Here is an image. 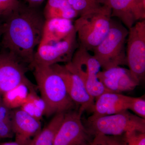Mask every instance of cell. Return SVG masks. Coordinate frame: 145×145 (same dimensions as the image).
Wrapping results in <instances>:
<instances>
[{
	"label": "cell",
	"mask_w": 145,
	"mask_h": 145,
	"mask_svg": "<svg viewBox=\"0 0 145 145\" xmlns=\"http://www.w3.org/2000/svg\"><path fill=\"white\" fill-rule=\"evenodd\" d=\"M45 19L38 8L21 3L4 19L0 44L31 68L35 50L41 40Z\"/></svg>",
	"instance_id": "1"
},
{
	"label": "cell",
	"mask_w": 145,
	"mask_h": 145,
	"mask_svg": "<svg viewBox=\"0 0 145 145\" xmlns=\"http://www.w3.org/2000/svg\"><path fill=\"white\" fill-rule=\"evenodd\" d=\"M32 68L36 86L45 105L44 115L66 113L74 108L76 105L68 93L58 64L50 66L36 65Z\"/></svg>",
	"instance_id": "2"
},
{
	"label": "cell",
	"mask_w": 145,
	"mask_h": 145,
	"mask_svg": "<svg viewBox=\"0 0 145 145\" xmlns=\"http://www.w3.org/2000/svg\"><path fill=\"white\" fill-rule=\"evenodd\" d=\"M128 33V29L120 21L111 18L107 35L93 51L103 70L127 65L125 45Z\"/></svg>",
	"instance_id": "3"
},
{
	"label": "cell",
	"mask_w": 145,
	"mask_h": 145,
	"mask_svg": "<svg viewBox=\"0 0 145 145\" xmlns=\"http://www.w3.org/2000/svg\"><path fill=\"white\" fill-rule=\"evenodd\" d=\"M111 13V10L106 7L100 12L79 16L74 22L79 45L93 52L108 33Z\"/></svg>",
	"instance_id": "4"
},
{
	"label": "cell",
	"mask_w": 145,
	"mask_h": 145,
	"mask_svg": "<svg viewBox=\"0 0 145 145\" xmlns=\"http://www.w3.org/2000/svg\"><path fill=\"white\" fill-rule=\"evenodd\" d=\"M87 128L91 135L121 136L133 130L145 132V119L128 110L117 114L94 117L91 116Z\"/></svg>",
	"instance_id": "5"
},
{
	"label": "cell",
	"mask_w": 145,
	"mask_h": 145,
	"mask_svg": "<svg viewBox=\"0 0 145 145\" xmlns=\"http://www.w3.org/2000/svg\"><path fill=\"white\" fill-rule=\"evenodd\" d=\"M65 65L79 75L89 95L95 100L103 93L110 92L98 78L101 68L99 62L83 47L79 45L71 61Z\"/></svg>",
	"instance_id": "6"
},
{
	"label": "cell",
	"mask_w": 145,
	"mask_h": 145,
	"mask_svg": "<svg viewBox=\"0 0 145 145\" xmlns=\"http://www.w3.org/2000/svg\"><path fill=\"white\" fill-rule=\"evenodd\" d=\"M79 46L75 29L64 39L56 42H40L34 54L31 66H50L60 63L70 62Z\"/></svg>",
	"instance_id": "7"
},
{
	"label": "cell",
	"mask_w": 145,
	"mask_h": 145,
	"mask_svg": "<svg viewBox=\"0 0 145 145\" xmlns=\"http://www.w3.org/2000/svg\"><path fill=\"white\" fill-rule=\"evenodd\" d=\"M128 29L126 50L127 65L140 82L145 75V20L137 22Z\"/></svg>",
	"instance_id": "8"
},
{
	"label": "cell",
	"mask_w": 145,
	"mask_h": 145,
	"mask_svg": "<svg viewBox=\"0 0 145 145\" xmlns=\"http://www.w3.org/2000/svg\"><path fill=\"white\" fill-rule=\"evenodd\" d=\"M26 65L8 51L0 52V98L22 84L35 87L25 75L28 68Z\"/></svg>",
	"instance_id": "9"
},
{
	"label": "cell",
	"mask_w": 145,
	"mask_h": 145,
	"mask_svg": "<svg viewBox=\"0 0 145 145\" xmlns=\"http://www.w3.org/2000/svg\"><path fill=\"white\" fill-rule=\"evenodd\" d=\"M78 111H69L57 133L54 145H88L93 136L83 124Z\"/></svg>",
	"instance_id": "10"
},
{
	"label": "cell",
	"mask_w": 145,
	"mask_h": 145,
	"mask_svg": "<svg viewBox=\"0 0 145 145\" xmlns=\"http://www.w3.org/2000/svg\"><path fill=\"white\" fill-rule=\"evenodd\" d=\"M111 10L112 18L119 19L127 29L145 19V0H99Z\"/></svg>",
	"instance_id": "11"
},
{
	"label": "cell",
	"mask_w": 145,
	"mask_h": 145,
	"mask_svg": "<svg viewBox=\"0 0 145 145\" xmlns=\"http://www.w3.org/2000/svg\"><path fill=\"white\" fill-rule=\"evenodd\" d=\"M58 68L64 80L69 95L79 106L78 111L83 114L85 111L92 112L95 99L89 95L84 84L78 74L65 66L58 64Z\"/></svg>",
	"instance_id": "12"
},
{
	"label": "cell",
	"mask_w": 145,
	"mask_h": 145,
	"mask_svg": "<svg viewBox=\"0 0 145 145\" xmlns=\"http://www.w3.org/2000/svg\"><path fill=\"white\" fill-rule=\"evenodd\" d=\"M98 77L108 91L114 93L132 91L140 84L129 69L120 66L101 71Z\"/></svg>",
	"instance_id": "13"
},
{
	"label": "cell",
	"mask_w": 145,
	"mask_h": 145,
	"mask_svg": "<svg viewBox=\"0 0 145 145\" xmlns=\"http://www.w3.org/2000/svg\"><path fill=\"white\" fill-rule=\"evenodd\" d=\"M12 123L15 141L21 145H27L42 129L40 121L20 108L12 110Z\"/></svg>",
	"instance_id": "14"
},
{
	"label": "cell",
	"mask_w": 145,
	"mask_h": 145,
	"mask_svg": "<svg viewBox=\"0 0 145 145\" xmlns=\"http://www.w3.org/2000/svg\"><path fill=\"white\" fill-rule=\"evenodd\" d=\"M130 99L121 93L105 92L95 99L91 116L101 117L128 110Z\"/></svg>",
	"instance_id": "15"
},
{
	"label": "cell",
	"mask_w": 145,
	"mask_h": 145,
	"mask_svg": "<svg viewBox=\"0 0 145 145\" xmlns=\"http://www.w3.org/2000/svg\"><path fill=\"white\" fill-rule=\"evenodd\" d=\"M74 28V23L72 20L64 19L45 20L40 42L61 40L67 36Z\"/></svg>",
	"instance_id": "16"
},
{
	"label": "cell",
	"mask_w": 145,
	"mask_h": 145,
	"mask_svg": "<svg viewBox=\"0 0 145 145\" xmlns=\"http://www.w3.org/2000/svg\"><path fill=\"white\" fill-rule=\"evenodd\" d=\"M43 14L45 20L64 19L72 20L79 16L67 0H47Z\"/></svg>",
	"instance_id": "17"
},
{
	"label": "cell",
	"mask_w": 145,
	"mask_h": 145,
	"mask_svg": "<svg viewBox=\"0 0 145 145\" xmlns=\"http://www.w3.org/2000/svg\"><path fill=\"white\" fill-rule=\"evenodd\" d=\"M65 113H58L41 130L27 145H54L57 133L64 118Z\"/></svg>",
	"instance_id": "18"
},
{
	"label": "cell",
	"mask_w": 145,
	"mask_h": 145,
	"mask_svg": "<svg viewBox=\"0 0 145 145\" xmlns=\"http://www.w3.org/2000/svg\"><path fill=\"white\" fill-rule=\"evenodd\" d=\"M35 88L25 84L20 85L3 94L2 101L10 109L19 108L26 102L30 91H35Z\"/></svg>",
	"instance_id": "19"
},
{
	"label": "cell",
	"mask_w": 145,
	"mask_h": 145,
	"mask_svg": "<svg viewBox=\"0 0 145 145\" xmlns=\"http://www.w3.org/2000/svg\"><path fill=\"white\" fill-rule=\"evenodd\" d=\"M20 108L36 119L40 120L44 115L45 105L41 98H40L35 91H30L26 102Z\"/></svg>",
	"instance_id": "20"
},
{
	"label": "cell",
	"mask_w": 145,
	"mask_h": 145,
	"mask_svg": "<svg viewBox=\"0 0 145 145\" xmlns=\"http://www.w3.org/2000/svg\"><path fill=\"white\" fill-rule=\"evenodd\" d=\"M14 136L12 123V110L8 108L0 98V139Z\"/></svg>",
	"instance_id": "21"
},
{
	"label": "cell",
	"mask_w": 145,
	"mask_h": 145,
	"mask_svg": "<svg viewBox=\"0 0 145 145\" xmlns=\"http://www.w3.org/2000/svg\"><path fill=\"white\" fill-rule=\"evenodd\" d=\"M78 16L88 15L104 10L106 7L102 5L99 0H67Z\"/></svg>",
	"instance_id": "22"
},
{
	"label": "cell",
	"mask_w": 145,
	"mask_h": 145,
	"mask_svg": "<svg viewBox=\"0 0 145 145\" xmlns=\"http://www.w3.org/2000/svg\"><path fill=\"white\" fill-rule=\"evenodd\" d=\"M97 134L88 145H123L122 136Z\"/></svg>",
	"instance_id": "23"
},
{
	"label": "cell",
	"mask_w": 145,
	"mask_h": 145,
	"mask_svg": "<svg viewBox=\"0 0 145 145\" xmlns=\"http://www.w3.org/2000/svg\"><path fill=\"white\" fill-rule=\"evenodd\" d=\"M122 136L123 145H145V132L133 130Z\"/></svg>",
	"instance_id": "24"
},
{
	"label": "cell",
	"mask_w": 145,
	"mask_h": 145,
	"mask_svg": "<svg viewBox=\"0 0 145 145\" xmlns=\"http://www.w3.org/2000/svg\"><path fill=\"white\" fill-rule=\"evenodd\" d=\"M128 110L145 119V100L144 97H131Z\"/></svg>",
	"instance_id": "25"
},
{
	"label": "cell",
	"mask_w": 145,
	"mask_h": 145,
	"mask_svg": "<svg viewBox=\"0 0 145 145\" xmlns=\"http://www.w3.org/2000/svg\"><path fill=\"white\" fill-rule=\"evenodd\" d=\"M20 4L19 0H0V19H5Z\"/></svg>",
	"instance_id": "26"
},
{
	"label": "cell",
	"mask_w": 145,
	"mask_h": 145,
	"mask_svg": "<svg viewBox=\"0 0 145 145\" xmlns=\"http://www.w3.org/2000/svg\"><path fill=\"white\" fill-rule=\"evenodd\" d=\"M27 5L31 7L38 8L41 5L45 0H24Z\"/></svg>",
	"instance_id": "27"
},
{
	"label": "cell",
	"mask_w": 145,
	"mask_h": 145,
	"mask_svg": "<svg viewBox=\"0 0 145 145\" xmlns=\"http://www.w3.org/2000/svg\"><path fill=\"white\" fill-rule=\"evenodd\" d=\"M0 145H21L18 143L15 142H7L2 143L0 144Z\"/></svg>",
	"instance_id": "28"
},
{
	"label": "cell",
	"mask_w": 145,
	"mask_h": 145,
	"mask_svg": "<svg viewBox=\"0 0 145 145\" xmlns=\"http://www.w3.org/2000/svg\"><path fill=\"white\" fill-rule=\"evenodd\" d=\"M3 32V23L0 22V42H1V39L2 36Z\"/></svg>",
	"instance_id": "29"
}]
</instances>
